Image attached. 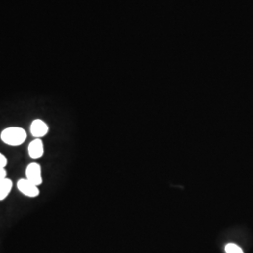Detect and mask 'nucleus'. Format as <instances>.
Returning a JSON list of instances; mask_svg holds the SVG:
<instances>
[{"mask_svg":"<svg viewBox=\"0 0 253 253\" xmlns=\"http://www.w3.org/2000/svg\"><path fill=\"white\" fill-rule=\"evenodd\" d=\"M26 139V132L22 127L11 126L4 129L1 133V140L10 146H20Z\"/></svg>","mask_w":253,"mask_h":253,"instance_id":"obj_1","label":"nucleus"},{"mask_svg":"<svg viewBox=\"0 0 253 253\" xmlns=\"http://www.w3.org/2000/svg\"><path fill=\"white\" fill-rule=\"evenodd\" d=\"M25 175H26V179L35 184L36 186H39L42 184V170H41V166L38 163L36 162L30 163L26 167Z\"/></svg>","mask_w":253,"mask_h":253,"instance_id":"obj_2","label":"nucleus"},{"mask_svg":"<svg viewBox=\"0 0 253 253\" xmlns=\"http://www.w3.org/2000/svg\"><path fill=\"white\" fill-rule=\"evenodd\" d=\"M17 188L27 197H37L40 193L38 186L27 179H20L17 183Z\"/></svg>","mask_w":253,"mask_h":253,"instance_id":"obj_3","label":"nucleus"},{"mask_svg":"<svg viewBox=\"0 0 253 253\" xmlns=\"http://www.w3.org/2000/svg\"><path fill=\"white\" fill-rule=\"evenodd\" d=\"M28 154L33 159L42 158L43 155V145L42 141L39 138L33 140L28 146Z\"/></svg>","mask_w":253,"mask_h":253,"instance_id":"obj_4","label":"nucleus"},{"mask_svg":"<svg viewBox=\"0 0 253 253\" xmlns=\"http://www.w3.org/2000/svg\"><path fill=\"white\" fill-rule=\"evenodd\" d=\"M31 134L36 138L42 137L48 132V126L42 120L36 119L32 122L30 126Z\"/></svg>","mask_w":253,"mask_h":253,"instance_id":"obj_5","label":"nucleus"},{"mask_svg":"<svg viewBox=\"0 0 253 253\" xmlns=\"http://www.w3.org/2000/svg\"><path fill=\"white\" fill-rule=\"evenodd\" d=\"M11 189H12V181L11 179L6 178L0 183V201L7 198V196L11 192Z\"/></svg>","mask_w":253,"mask_h":253,"instance_id":"obj_6","label":"nucleus"},{"mask_svg":"<svg viewBox=\"0 0 253 253\" xmlns=\"http://www.w3.org/2000/svg\"><path fill=\"white\" fill-rule=\"evenodd\" d=\"M225 253H244L242 249L233 243H229L225 246Z\"/></svg>","mask_w":253,"mask_h":253,"instance_id":"obj_7","label":"nucleus"},{"mask_svg":"<svg viewBox=\"0 0 253 253\" xmlns=\"http://www.w3.org/2000/svg\"><path fill=\"white\" fill-rule=\"evenodd\" d=\"M7 172L5 170V167H0V183L3 181V180L6 179L7 177Z\"/></svg>","mask_w":253,"mask_h":253,"instance_id":"obj_8","label":"nucleus"},{"mask_svg":"<svg viewBox=\"0 0 253 253\" xmlns=\"http://www.w3.org/2000/svg\"><path fill=\"white\" fill-rule=\"evenodd\" d=\"M7 163H8V159L4 155H2L0 153V167H5L7 165Z\"/></svg>","mask_w":253,"mask_h":253,"instance_id":"obj_9","label":"nucleus"}]
</instances>
